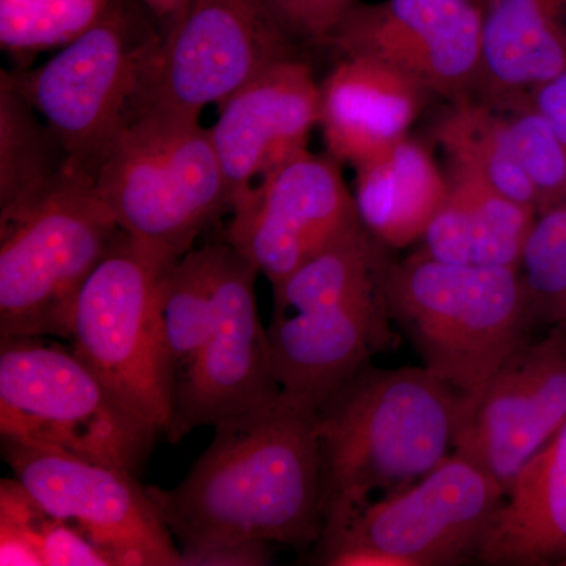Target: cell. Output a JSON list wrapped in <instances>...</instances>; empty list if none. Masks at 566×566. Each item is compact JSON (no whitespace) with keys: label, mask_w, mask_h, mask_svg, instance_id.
Masks as SVG:
<instances>
[{"label":"cell","mask_w":566,"mask_h":566,"mask_svg":"<svg viewBox=\"0 0 566 566\" xmlns=\"http://www.w3.org/2000/svg\"><path fill=\"white\" fill-rule=\"evenodd\" d=\"M316 406L282 392L274 403L214 424V439L172 490L148 486L186 551L244 539L304 549L323 534Z\"/></svg>","instance_id":"1"},{"label":"cell","mask_w":566,"mask_h":566,"mask_svg":"<svg viewBox=\"0 0 566 566\" xmlns=\"http://www.w3.org/2000/svg\"><path fill=\"white\" fill-rule=\"evenodd\" d=\"M464 397L424 367L365 365L318 406L322 539L415 485L455 447Z\"/></svg>","instance_id":"2"},{"label":"cell","mask_w":566,"mask_h":566,"mask_svg":"<svg viewBox=\"0 0 566 566\" xmlns=\"http://www.w3.org/2000/svg\"><path fill=\"white\" fill-rule=\"evenodd\" d=\"M129 244L159 271L232 212L210 128L169 112H132L93 170Z\"/></svg>","instance_id":"3"},{"label":"cell","mask_w":566,"mask_h":566,"mask_svg":"<svg viewBox=\"0 0 566 566\" xmlns=\"http://www.w3.org/2000/svg\"><path fill=\"white\" fill-rule=\"evenodd\" d=\"M381 296L423 367L464 397L527 342L535 322L520 268L444 263L420 251L386 268Z\"/></svg>","instance_id":"4"},{"label":"cell","mask_w":566,"mask_h":566,"mask_svg":"<svg viewBox=\"0 0 566 566\" xmlns=\"http://www.w3.org/2000/svg\"><path fill=\"white\" fill-rule=\"evenodd\" d=\"M125 237L74 164L39 202L0 219V338H71L82 286Z\"/></svg>","instance_id":"5"},{"label":"cell","mask_w":566,"mask_h":566,"mask_svg":"<svg viewBox=\"0 0 566 566\" xmlns=\"http://www.w3.org/2000/svg\"><path fill=\"white\" fill-rule=\"evenodd\" d=\"M2 439L136 475L163 433L73 352L41 337L0 342Z\"/></svg>","instance_id":"6"},{"label":"cell","mask_w":566,"mask_h":566,"mask_svg":"<svg viewBox=\"0 0 566 566\" xmlns=\"http://www.w3.org/2000/svg\"><path fill=\"white\" fill-rule=\"evenodd\" d=\"M163 40L142 0H109L98 21L51 61L9 74L71 158L93 175Z\"/></svg>","instance_id":"7"},{"label":"cell","mask_w":566,"mask_h":566,"mask_svg":"<svg viewBox=\"0 0 566 566\" xmlns=\"http://www.w3.org/2000/svg\"><path fill=\"white\" fill-rule=\"evenodd\" d=\"M296 51L264 0H191L164 35L126 114L200 120L205 107L221 106L271 66L297 59Z\"/></svg>","instance_id":"8"},{"label":"cell","mask_w":566,"mask_h":566,"mask_svg":"<svg viewBox=\"0 0 566 566\" xmlns=\"http://www.w3.org/2000/svg\"><path fill=\"white\" fill-rule=\"evenodd\" d=\"M159 273L123 237L82 286L71 352L166 433L170 422L159 329Z\"/></svg>","instance_id":"9"},{"label":"cell","mask_w":566,"mask_h":566,"mask_svg":"<svg viewBox=\"0 0 566 566\" xmlns=\"http://www.w3.org/2000/svg\"><path fill=\"white\" fill-rule=\"evenodd\" d=\"M504 488L452 452L430 474L379 499L338 534L316 543L319 564L338 551L374 549L400 566L458 565L476 558Z\"/></svg>","instance_id":"10"},{"label":"cell","mask_w":566,"mask_h":566,"mask_svg":"<svg viewBox=\"0 0 566 566\" xmlns=\"http://www.w3.org/2000/svg\"><path fill=\"white\" fill-rule=\"evenodd\" d=\"M14 479L50 515L88 536L115 566H181V549L148 486L132 472L2 439Z\"/></svg>","instance_id":"11"},{"label":"cell","mask_w":566,"mask_h":566,"mask_svg":"<svg viewBox=\"0 0 566 566\" xmlns=\"http://www.w3.org/2000/svg\"><path fill=\"white\" fill-rule=\"evenodd\" d=\"M324 46L368 59L452 103L475 98L482 81V9L476 0L357 2Z\"/></svg>","instance_id":"12"},{"label":"cell","mask_w":566,"mask_h":566,"mask_svg":"<svg viewBox=\"0 0 566 566\" xmlns=\"http://www.w3.org/2000/svg\"><path fill=\"white\" fill-rule=\"evenodd\" d=\"M260 271L227 241L218 315L196 363L170 397L167 439L274 403L282 389L256 307Z\"/></svg>","instance_id":"13"},{"label":"cell","mask_w":566,"mask_h":566,"mask_svg":"<svg viewBox=\"0 0 566 566\" xmlns=\"http://www.w3.org/2000/svg\"><path fill=\"white\" fill-rule=\"evenodd\" d=\"M565 420L566 324H556L542 340L524 342L479 392L464 397L453 452L506 493Z\"/></svg>","instance_id":"14"},{"label":"cell","mask_w":566,"mask_h":566,"mask_svg":"<svg viewBox=\"0 0 566 566\" xmlns=\"http://www.w3.org/2000/svg\"><path fill=\"white\" fill-rule=\"evenodd\" d=\"M338 164L307 148L230 212L222 237L271 286L360 222Z\"/></svg>","instance_id":"15"},{"label":"cell","mask_w":566,"mask_h":566,"mask_svg":"<svg viewBox=\"0 0 566 566\" xmlns=\"http://www.w3.org/2000/svg\"><path fill=\"white\" fill-rule=\"evenodd\" d=\"M266 327L271 364L282 392L318 408L389 344L381 289L329 293L273 286Z\"/></svg>","instance_id":"16"},{"label":"cell","mask_w":566,"mask_h":566,"mask_svg":"<svg viewBox=\"0 0 566 566\" xmlns=\"http://www.w3.org/2000/svg\"><path fill=\"white\" fill-rule=\"evenodd\" d=\"M318 126V82L292 59L245 84L219 106L211 139L232 210L286 161L307 150Z\"/></svg>","instance_id":"17"},{"label":"cell","mask_w":566,"mask_h":566,"mask_svg":"<svg viewBox=\"0 0 566 566\" xmlns=\"http://www.w3.org/2000/svg\"><path fill=\"white\" fill-rule=\"evenodd\" d=\"M430 95L381 63L342 59L318 84V126L327 155L353 167L370 161L405 139Z\"/></svg>","instance_id":"18"},{"label":"cell","mask_w":566,"mask_h":566,"mask_svg":"<svg viewBox=\"0 0 566 566\" xmlns=\"http://www.w3.org/2000/svg\"><path fill=\"white\" fill-rule=\"evenodd\" d=\"M482 9L480 102L506 109L566 70V0H476Z\"/></svg>","instance_id":"19"},{"label":"cell","mask_w":566,"mask_h":566,"mask_svg":"<svg viewBox=\"0 0 566 566\" xmlns=\"http://www.w3.org/2000/svg\"><path fill=\"white\" fill-rule=\"evenodd\" d=\"M486 565L566 564V420L505 493L480 543Z\"/></svg>","instance_id":"20"},{"label":"cell","mask_w":566,"mask_h":566,"mask_svg":"<svg viewBox=\"0 0 566 566\" xmlns=\"http://www.w3.org/2000/svg\"><path fill=\"white\" fill-rule=\"evenodd\" d=\"M446 178L444 200L419 251L444 263L520 268L538 212L509 199L463 164L449 161Z\"/></svg>","instance_id":"21"},{"label":"cell","mask_w":566,"mask_h":566,"mask_svg":"<svg viewBox=\"0 0 566 566\" xmlns=\"http://www.w3.org/2000/svg\"><path fill=\"white\" fill-rule=\"evenodd\" d=\"M354 169V203L371 237L394 249L422 240L447 192L430 151L406 136Z\"/></svg>","instance_id":"22"},{"label":"cell","mask_w":566,"mask_h":566,"mask_svg":"<svg viewBox=\"0 0 566 566\" xmlns=\"http://www.w3.org/2000/svg\"><path fill=\"white\" fill-rule=\"evenodd\" d=\"M77 164L0 71V219L48 196Z\"/></svg>","instance_id":"23"},{"label":"cell","mask_w":566,"mask_h":566,"mask_svg":"<svg viewBox=\"0 0 566 566\" xmlns=\"http://www.w3.org/2000/svg\"><path fill=\"white\" fill-rule=\"evenodd\" d=\"M434 139L450 163L463 164L509 199L538 212V197L517 159L504 112L475 98L452 103L436 123Z\"/></svg>","instance_id":"24"},{"label":"cell","mask_w":566,"mask_h":566,"mask_svg":"<svg viewBox=\"0 0 566 566\" xmlns=\"http://www.w3.org/2000/svg\"><path fill=\"white\" fill-rule=\"evenodd\" d=\"M109 0H0V46L28 69L43 51L65 46L92 28Z\"/></svg>","instance_id":"25"},{"label":"cell","mask_w":566,"mask_h":566,"mask_svg":"<svg viewBox=\"0 0 566 566\" xmlns=\"http://www.w3.org/2000/svg\"><path fill=\"white\" fill-rule=\"evenodd\" d=\"M520 273L534 319L566 324V202L536 216Z\"/></svg>","instance_id":"26"},{"label":"cell","mask_w":566,"mask_h":566,"mask_svg":"<svg viewBox=\"0 0 566 566\" xmlns=\"http://www.w3.org/2000/svg\"><path fill=\"white\" fill-rule=\"evenodd\" d=\"M502 112L517 159L538 197V214L566 202V148L545 115L536 109L531 95Z\"/></svg>","instance_id":"27"},{"label":"cell","mask_w":566,"mask_h":566,"mask_svg":"<svg viewBox=\"0 0 566 566\" xmlns=\"http://www.w3.org/2000/svg\"><path fill=\"white\" fill-rule=\"evenodd\" d=\"M50 513L17 479L0 482V565L44 566L41 535Z\"/></svg>","instance_id":"28"},{"label":"cell","mask_w":566,"mask_h":566,"mask_svg":"<svg viewBox=\"0 0 566 566\" xmlns=\"http://www.w3.org/2000/svg\"><path fill=\"white\" fill-rule=\"evenodd\" d=\"M296 44L324 46L338 21L359 0H264Z\"/></svg>","instance_id":"29"},{"label":"cell","mask_w":566,"mask_h":566,"mask_svg":"<svg viewBox=\"0 0 566 566\" xmlns=\"http://www.w3.org/2000/svg\"><path fill=\"white\" fill-rule=\"evenodd\" d=\"M44 566H115L109 554L69 521L51 515L40 542Z\"/></svg>","instance_id":"30"},{"label":"cell","mask_w":566,"mask_h":566,"mask_svg":"<svg viewBox=\"0 0 566 566\" xmlns=\"http://www.w3.org/2000/svg\"><path fill=\"white\" fill-rule=\"evenodd\" d=\"M182 566H263L270 565V542L244 539L200 551L181 553Z\"/></svg>","instance_id":"31"},{"label":"cell","mask_w":566,"mask_h":566,"mask_svg":"<svg viewBox=\"0 0 566 566\" xmlns=\"http://www.w3.org/2000/svg\"><path fill=\"white\" fill-rule=\"evenodd\" d=\"M531 99L566 148V70L535 87L531 92Z\"/></svg>","instance_id":"32"},{"label":"cell","mask_w":566,"mask_h":566,"mask_svg":"<svg viewBox=\"0 0 566 566\" xmlns=\"http://www.w3.org/2000/svg\"><path fill=\"white\" fill-rule=\"evenodd\" d=\"M151 11L155 20L161 25L164 35L181 17L182 11L189 6L191 0H142Z\"/></svg>","instance_id":"33"},{"label":"cell","mask_w":566,"mask_h":566,"mask_svg":"<svg viewBox=\"0 0 566 566\" xmlns=\"http://www.w3.org/2000/svg\"><path fill=\"white\" fill-rule=\"evenodd\" d=\"M565 566H566V564H565Z\"/></svg>","instance_id":"34"}]
</instances>
